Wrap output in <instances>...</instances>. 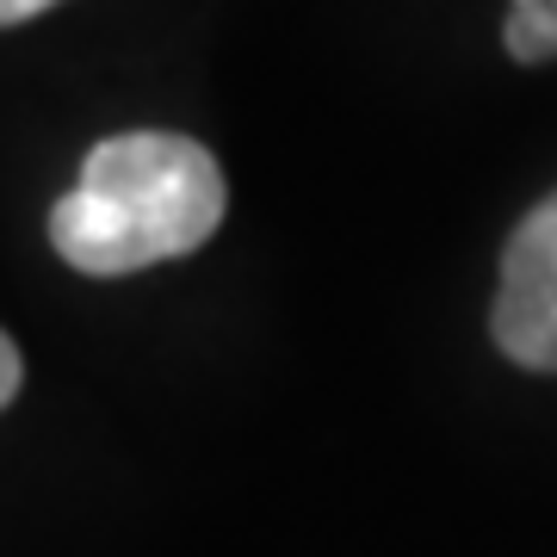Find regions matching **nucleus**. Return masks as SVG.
I'll return each instance as SVG.
<instances>
[{
	"mask_svg": "<svg viewBox=\"0 0 557 557\" xmlns=\"http://www.w3.org/2000/svg\"><path fill=\"white\" fill-rule=\"evenodd\" d=\"M218 156L174 131H124L87 149L75 193L50 211V242L75 273L124 278L205 248L223 223Z\"/></svg>",
	"mask_w": 557,
	"mask_h": 557,
	"instance_id": "obj_1",
	"label": "nucleus"
},
{
	"mask_svg": "<svg viewBox=\"0 0 557 557\" xmlns=\"http://www.w3.org/2000/svg\"><path fill=\"white\" fill-rule=\"evenodd\" d=\"M490 335L515 366L557 372V193H545L502 248Z\"/></svg>",
	"mask_w": 557,
	"mask_h": 557,
	"instance_id": "obj_2",
	"label": "nucleus"
},
{
	"mask_svg": "<svg viewBox=\"0 0 557 557\" xmlns=\"http://www.w3.org/2000/svg\"><path fill=\"white\" fill-rule=\"evenodd\" d=\"M502 44L515 62H552L557 57V13L552 7H508Z\"/></svg>",
	"mask_w": 557,
	"mask_h": 557,
	"instance_id": "obj_3",
	"label": "nucleus"
},
{
	"mask_svg": "<svg viewBox=\"0 0 557 557\" xmlns=\"http://www.w3.org/2000/svg\"><path fill=\"white\" fill-rule=\"evenodd\" d=\"M20 384H25V359H20V347H13V335L0 329V409L20 397Z\"/></svg>",
	"mask_w": 557,
	"mask_h": 557,
	"instance_id": "obj_4",
	"label": "nucleus"
},
{
	"mask_svg": "<svg viewBox=\"0 0 557 557\" xmlns=\"http://www.w3.org/2000/svg\"><path fill=\"white\" fill-rule=\"evenodd\" d=\"M44 7H57V0H0V25H20V20H38Z\"/></svg>",
	"mask_w": 557,
	"mask_h": 557,
	"instance_id": "obj_5",
	"label": "nucleus"
},
{
	"mask_svg": "<svg viewBox=\"0 0 557 557\" xmlns=\"http://www.w3.org/2000/svg\"><path fill=\"white\" fill-rule=\"evenodd\" d=\"M515 7H552V13H557V0H515Z\"/></svg>",
	"mask_w": 557,
	"mask_h": 557,
	"instance_id": "obj_6",
	"label": "nucleus"
}]
</instances>
